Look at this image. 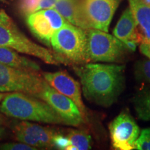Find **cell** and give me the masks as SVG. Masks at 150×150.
<instances>
[{
    "mask_svg": "<svg viewBox=\"0 0 150 150\" xmlns=\"http://www.w3.org/2000/svg\"><path fill=\"white\" fill-rule=\"evenodd\" d=\"M0 46L7 47L21 54L35 56L47 64L59 63L55 54L28 38L2 10L0 11Z\"/></svg>",
    "mask_w": 150,
    "mask_h": 150,
    "instance_id": "4",
    "label": "cell"
},
{
    "mask_svg": "<svg viewBox=\"0 0 150 150\" xmlns=\"http://www.w3.org/2000/svg\"><path fill=\"white\" fill-rule=\"evenodd\" d=\"M51 47L59 63L75 65L89 63L86 29L70 22L54 33Z\"/></svg>",
    "mask_w": 150,
    "mask_h": 150,
    "instance_id": "3",
    "label": "cell"
},
{
    "mask_svg": "<svg viewBox=\"0 0 150 150\" xmlns=\"http://www.w3.org/2000/svg\"><path fill=\"white\" fill-rule=\"evenodd\" d=\"M4 122H5V118L2 115H1V112H0V125L4 124Z\"/></svg>",
    "mask_w": 150,
    "mask_h": 150,
    "instance_id": "30",
    "label": "cell"
},
{
    "mask_svg": "<svg viewBox=\"0 0 150 150\" xmlns=\"http://www.w3.org/2000/svg\"><path fill=\"white\" fill-rule=\"evenodd\" d=\"M135 75L137 79L150 83V59L137 62L135 65Z\"/></svg>",
    "mask_w": 150,
    "mask_h": 150,
    "instance_id": "20",
    "label": "cell"
},
{
    "mask_svg": "<svg viewBox=\"0 0 150 150\" xmlns=\"http://www.w3.org/2000/svg\"><path fill=\"white\" fill-rule=\"evenodd\" d=\"M7 93H0V103H1V101L3 100L4 98L6 96Z\"/></svg>",
    "mask_w": 150,
    "mask_h": 150,
    "instance_id": "31",
    "label": "cell"
},
{
    "mask_svg": "<svg viewBox=\"0 0 150 150\" xmlns=\"http://www.w3.org/2000/svg\"><path fill=\"white\" fill-rule=\"evenodd\" d=\"M78 0H58L55 8L67 22L76 26L77 24Z\"/></svg>",
    "mask_w": 150,
    "mask_h": 150,
    "instance_id": "17",
    "label": "cell"
},
{
    "mask_svg": "<svg viewBox=\"0 0 150 150\" xmlns=\"http://www.w3.org/2000/svg\"><path fill=\"white\" fill-rule=\"evenodd\" d=\"M57 1L58 0H40L35 11L43 10V9L54 8V5L56 4Z\"/></svg>",
    "mask_w": 150,
    "mask_h": 150,
    "instance_id": "25",
    "label": "cell"
},
{
    "mask_svg": "<svg viewBox=\"0 0 150 150\" xmlns=\"http://www.w3.org/2000/svg\"><path fill=\"white\" fill-rule=\"evenodd\" d=\"M0 63L26 72L39 74L41 70L36 62L21 56L18 52L7 47L0 46Z\"/></svg>",
    "mask_w": 150,
    "mask_h": 150,
    "instance_id": "13",
    "label": "cell"
},
{
    "mask_svg": "<svg viewBox=\"0 0 150 150\" xmlns=\"http://www.w3.org/2000/svg\"><path fill=\"white\" fill-rule=\"evenodd\" d=\"M12 129L16 140L35 148L52 147L54 129L43 127L30 121L14 122Z\"/></svg>",
    "mask_w": 150,
    "mask_h": 150,
    "instance_id": "10",
    "label": "cell"
},
{
    "mask_svg": "<svg viewBox=\"0 0 150 150\" xmlns=\"http://www.w3.org/2000/svg\"><path fill=\"white\" fill-rule=\"evenodd\" d=\"M125 65L86 63L75 68L86 99L104 107L117 102L125 83Z\"/></svg>",
    "mask_w": 150,
    "mask_h": 150,
    "instance_id": "1",
    "label": "cell"
},
{
    "mask_svg": "<svg viewBox=\"0 0 150 150\" xmlns=\"http://www.w3.org/2000/svg\"><path fill=\"white\" fill-rule=\"evenodd\" d=\"M69 145H70V140L67 136L56 133L52 138V146L59 149H66Z\"/></svg>",
    "mask_w": 150,
    "mask_h": 150,
    "instance_id": "24",
    "label": "cell"
},
{
    "mask_svg": "<svg viewBox=\"0 0 150 150\" xmlns=\"http://www.w3.org/2000/svg\"><path fill=\"white\" fill-rule=\"evenodd\" d=\"M121 0H79L76 26L83 29L108 32V27Z\"/></svg>",
    "mask_w": 150,
    "mask_h": 150,
    "instance_id": "5",
    "label": "cell"
},
{
    "mask_svg": "<svg viewBox=\"0 0 150 150\" xmlns=\"http://www.w3.org/2000/svg\"><path fill=\"white\" fill-rule=\"evenodd\" d=\"M0 149L4 150H35L37 148L23 142H6L1 144Z\"/></svg>",
    "mask_w": 150,
    "mask_h": 150,
    "instance_id": "23",
    "label": "cell"
},
{
    "mask_svg": "<svg viewBox=\"0 0 150 150\" xmlns=\"http://www.w3.org/2000/svg\"><path fill=\"white\" fill-rule=\"evenodd\" d=\"M135 149L150 150V128L143 129L135 144Z\"/></svg>",
    "mask_w": 150,
    "mask_h": 150,
    "instance_id": "21",
    "label": "cell"
},
{
    "mask_svg": "<svg viewBox=\"0 0 150 150\" xmlns=\"http://www.w3.org/2000/svg\"><path fill=\"white\" fill-rule=\"evenodd\" d=\"M1 1H3V0H0V2H1Z\"/></svg>",
    "mask_w": 150,
    "mask_h": 150,
    "instance_id": "32",
    "label": "cell"
},
{
    "mask_svg": "<svg viewBox=\"0 0 150 150\" xmlns=\"http://www.w3.org/2000/svg\"><path fill=\"white\" fill-rule=\"evenodd\" d=\"M133 102L138 117L142 120L150 121V89L139 92Z\"/></svg>",
    "mask_w": 150,
    "mask_h": 150,
    "instance_id": "16",
    "label": "cell"
},
{
    "mask_svg": "<svg viewBox=\"0 0 150 150\" xmlns=\"http://www.w3.org/2000/svg\"><path fill=\"white\" fill-rule=\"evenodd\" d=\"M40 0H20V9L25 16L34 13Z\"/></svg>",
    "mask_w": 150,
    "mask_h": 150,
    "instance_id": "22",
    "label": "cell"
},
{
    "mask_svg": "<svg viewBox=\"0 0 150 150\" xmlns=\"http://www.w3.org/2000/svg\"><path fill=\"white\" fill-rule=\"evenodd\" d=\"M136 20L130 7L123 12L113 30V35L122 41L131 40L137 30Z\"/></svg>",
    "mask_w": 150,
    "mask_h": 150,
    "instance_id": "15",
    "label": "cell"
},
{
    "mask_svg": "<svg viewBox=\"0 0 150 150\" xmlns=\"http://www.w3.org/2000/svg\"><path fill=\"white\" fill-rule=\"evenodd\" d=\"M38 98L42 99L51 106L63 125L79 127L85 122L80 110L72 99L56 91L47 83Z\"/></svg>",
    "mask_w": 150,
    "mask_h": 150,
    "instance_id": "8",
    "label": "cell"
},
{
    "mask_svg": "<svg viewBox=\"0 0 150 150\" xmlns=\"http://www.w3.org/2000/svg\"><path fill=\"white\" fill-rule=\"evenodd\" d=\"M142 3H143L144 4H145L147 6L150 7V0H140Z\"/></svg>",
    "mask_w": 150,
    "mask_h": 150,
    "instance_id": "29",
    "label": "cell"
},
{
    "mask_svg": "<svg viewBox=\"0 0 150 150\" xmlns=\"http://www.w3.org/2000/svg\"><path fill=\"white\" fill-rule=\"evenodd\" d=\"M129 7L138 24L137 29L141 35L142 43L150 44V7L140 0H129Z\"/></svg>",
    "mask_w": 150,
    "mask_h": 150,
    "instance_id": "14",
    "label": "cell"
},
{
    "mask_svg": "<svg viewBox=\"0 0 150 150\" xmlns=\"http://www.w3.org/2000/svg\"><path fill=\"white\" fill-rule=\"evenodd\" d=\"M6 135V130L4 127L0 126V140L4 138Z\"/></svg>",
    "mask_w": 150,
    "mask_h": 150,
    "instance_id": "28",
    "label": "cell"
},
{
    "mask_svg": "<svg viewBox=\"0 0 150 150\" xmlns=\"http://www.w3.org/2000/svg\"><path fill=\"white\" fill-rule=\"evenodd\" d=\"M44 79L51 87L72 99L86 120V108L81 97L80 84L65 71L42 73Z\"/></svg>",
    "mask_w": 150,
    "mask_h": 150,
    "instance_id": "11",
    "label": "cell"
},
{
    "mask_svg": "<svg viewBox=\"0 0 150 150\" xmlns=\"http://www.w3.org/2000/svg\"><path fill=\"white\" fill-rule=\"evenodd\" d=\"M140 50L144 55L150 59V44L142 43V44H140Z\"/></svg>",
    "mask_w": 150,
    "mask_h": 150,
    "instance_id": "27",
    "label": "cell"
},
{
    "mask_svg": "<svg viewBox=\"0 0 150 150\" xmlns=\"http://www.w3.org/2000/svg\"><path fill=\"white\" fill-rule=\"evenodd\" d=\"M109 131L112 145L117 150L135 149L140 129L128 112L122 111L110 122Z\"/></svg>",
    "mask_w": 150,
    "mask_h": 150,
    "instance_id": "9",
    "label": "cell"
},
{
    "mask_svg": "<svg viewBox=\"0 0 150 150\" xmlns=\"http://www.w3.org/2000/svg\"><path fill=\"white\" fill-rule=\"evenodd\" d=\"M67 136L70 140V145L74 146L78 150L91 149V137L85 131L72 130Z\"/></svg>",
    "mask_w": 150,
    "mask_h": 150,
    "instance_id": "18",
    "label": "cell"
},
{
    "mask_svg": "<svg viewBox=\"0 0 150 150\" xmlns=\"http://www.w3.org/2000/svg\"><path fill=\"white\" fill-rule=\"evenodd\" d=\"M122 42L125 43V45H126L127 48L128 49V50L129 52H134L136 51L137 45H138V43L136 42H135L134 40H124Z\"/></svg>",
    "mask_w": 150,
    "mask_h": 150,
    "instance_id": "26",
    "label": "cell"
},
{
    "mask_svg": "<svg viewBox=\"0 0 150 150\" xmlns=\"http://www.w3.org/2000/svg\"><path fill=\"white\" fill-rule=\"evenodd\" d=\"M0 112L14 119L52 125H63L51 106L29 94L13 92L7 94L0 104Z\"/></svg>",
    "mask_w": 150,
    "mask_h": 150,
    "instance_id": "2",
    "label": "cell"
},
{
    "mask_svg": "<svg viewBox=\"0 0 150 150\" xmlns=\"http://www.w3.org/2000/svg\"><path fill=\"white\" fill-rule=\"evenodd\" d=\"M89 62H120L129 52L122 41L107 32L86 29Z\"/></svg>",
    "mask_w": 150,
    "mask_h": 150,
    "instance_id": "6",
    "label": "cell"
},
{
    "mask_svg": "<svg viewBox=\"0 0 150 150\" xmlns=\"http://www.w3.org/2000/svg\"><path fill=\"white\" fill-rule=\"evenodd\" d=\"M46 83L38 73L20 70L0 63V92H20L38 97Z\"/></svg>",
    "mask_w": 150,
    "mask_h": 150,
    "instance_id": "7",
    "label": "cell"
},
{
    "mask_svg": "<svg viewBox=\"0 0 150 150\" xmlns=\"http://www.w3.org/2000/svg\"><path fill=\"white\" fill-rule=\"evenodd\" d=\"M42 11L45 16L49 20L52 27H53L55 31L61 29L65 24L68 22L55 8H51L43 9Z\"/></svg>",
    "mask_w": 150,
    "mask_h": 150,
    "instance_id": "19",
    "label": "cell"
},
{
    "mask_svg": "<svg viewBox=\"0 0 150 150\" xmlns=\"http://www.w3.org/2000/svg\"><path fill=\"white\" fill-rule=\"evenodd\" d=\"M27 24L35 37L47 46L51 47V39L55 31L42 10L27 16Z\"/></svg>",
    "mask_w": 150,
    "mask_h": 150,
    "instance_id": "12",
    "label": "cell"
}]
</instances>
